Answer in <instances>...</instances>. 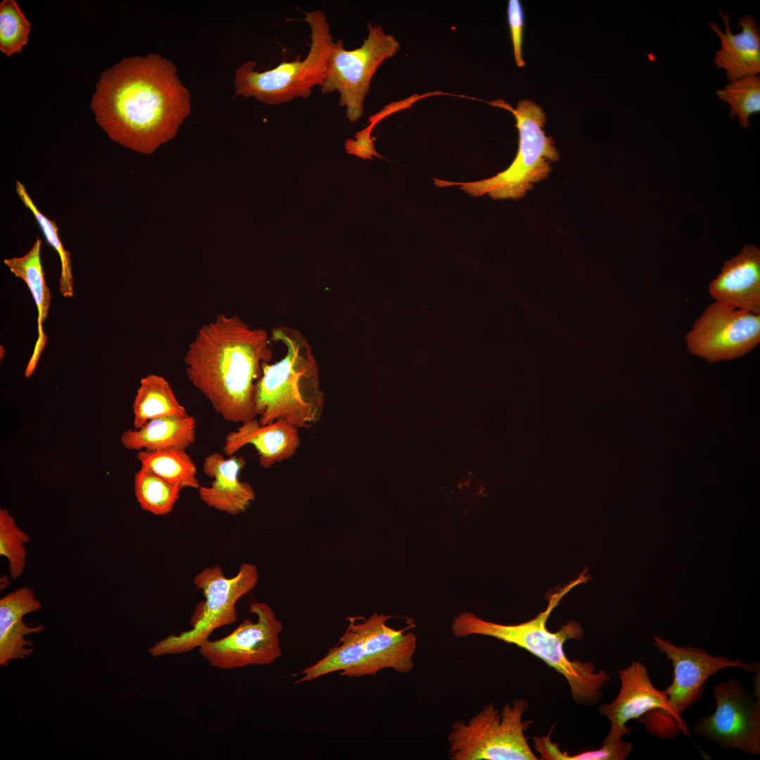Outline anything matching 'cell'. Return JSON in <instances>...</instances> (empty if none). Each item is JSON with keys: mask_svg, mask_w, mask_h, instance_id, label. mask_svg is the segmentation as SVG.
Masks as SVG:
<instances>
[{"mask_svg": "<svg viewBox=\"0 0 760 760\" xmlns=\"http://www.w3.org/2000/svg\"><path fill=\"white\" fill-rule=\"evenodd\" d=\"M250 612L256 616V621L244 620L229 635L215 640L208 639L198 648L211 666L231 670L270 665L281 656L279 634L283 625L272 608L263 602H254Z\"/></svg>", "mask_w": 760, "mask_h": 760, "instance_id": "obj_13", "label": "cell"}, {"mask_svg": "<svg viewBox=\"0 0 760 760\" xmlns=\"http://www.w3.org/2000/svg\"><path fill=\"white\" fill-rule=\"evenodd\" d=\"M270 335L236 315L219 314L197 331L184 362L187 378L224 420L257 417L255 392L272 357Z\"/></svg>", "mask_w": 760, "mask_h": 760, "instance_id": "obj_2", "label": "cell"}, {"mask_svg": "<svg viewBox=\"0 0 760 760\" xmlns=\"http://www.w3.org/2000/svg\"><path fill=\"white\" fill-rule=\"evenodd\" d=\"M725 25L723 32L718 25L709 23V27L718 36L721 47L716 52L714 61L716 66L726 72L730 82L748 75H756L760 72V33L754 18L749 15L738 21L741 32L734 34L730 27L728 13L719 10Z\"/></svg>", "mask_w": 760, "mask_h": 760, "instance_id": "obj_20", "label": "cell"}, {"mask_svg": "<svg viewBox=\"0 0 760 760\" xmlns=\"http://www.w3.org/2000/svg\"><path fill=\"white\" fill-rule=\"evenodd\" d=\"M373 127L369 125L360 132L356 133L355 140L348 139L345 142V148L347 153L362 158L365 160L372 159V156L379 158L381 156L374 150L371 132Z\"/></svg>", "mask_w": 760, "mask_h": 760, "instance_id": "obj_32", "label": "cell"}, {"mask_svg": "<svg viewBox=\"0 0 760 760\" xmlns=\"http://www.w3.org/2000/svg\"><path fill=\"white\" fill-rule=\"evenodd\" d=\"M623 735L609 730L601 747L576 754H568L559 749L557 743L550 740V734L533 737L534 748L543 760H623L632 752L631 742L622 740Z\"/></svg>", "mask_w": 760, "mask_h": 760, "instance_id": "obj_26", "label": "cell"}, {"mask_svg": "<svg viewBox=\"0 0 760 760\" xmlns=\"http://www.w3.org/2000/svg\"><path fill=\"white\" fill-rule=\"evenodd\" d=\"M619 676L621 688L617 697L598 709L610 722V729L628 735L631 731L626 725L629 721L640 719L653 711H665L667 697L664 690L653 685L646 666L640 661H633L621 670Z\"/></svg>", "mask_w": 760, "mask_h": 760, "instance_id": "obj_15", "label": "cell"}, {"mask_svg": "<svg viewBox=\"0 0 760 760\" xmlns=\"http://www.w3.org/2000/svg\"><path fill=\"white\" fill-rule=\"evenodd\" d=\"M42 243V240L37 237L26 254L4 260V265L9 270L26 284L37 306V338L25 369V376L27 378L34 374L47 341L43 324L48 317L51 293L45 280L41 261Z\"/></svg>", "mask_w": 760, "mask_h": 760, "instance_id": "obj_21", "label": "cell"}, {"mask_svg": "<svg viewBox=\"0 0 760 760\" xmlns=\"http://www.w3.org/2000/svg\"><path fill=\"white\" fill-rule=\"evenodd\" d=\"M246 445L254 446L260 464L268 469L296 453L300 445L298 429L283 420L261 425L255 418L227 433L223 451L229 457Z\"/></svg>", "mask_w": 760, "mask_h": 760, "instance_id": "obj_18", "label": "cell"}, {"mask_svg": "<svg viewBox=\"0 0 760 760\" xmlns=\"http://www.w3.org/2000/svg\"><path fill=\"white\" fill-rule=\"evenodd\" d=\"M258 581L255 565L241 564L232 578L225 576L218 566L206 567L196 575L194 583L205 597L193 615L191 628L172 634L148 648L155 657L181 654L198 648L216 629L231 625L237 619L236 603L252 590Z\"/></svg>", "mask_w": 760, "mask_h": 760, "instance_id": "obj_10", "label": "cell"}, {"mask_svg": "<svg viewBox=\"0 0 760 760\" xmlns=\"http://www.w3.org/2000/svg\"><path fill=\"white\" fill-rule=\"evenodd\" d=\"M399 49V42L385 33L379 25H368L367 38L354 50H346L343 40L338 39L334 43L320 86L322 93L338 91V106L346 107V118L350 122L357 121L363 113L364 101L374 73Z\"/></svg>", "mask_w": 760, "mask_h": 760, "instance_id": "obj_11", "label": "cell"}, {"mask_svg": "<svg viewBox=\"0 0 760 760\" xmlns=\"http://www.w3.org/2000/svg\"><path fill=\"white\" fill-rule=\"evenodd\" d=\"M390 615L374 613L357 622L349 617V625L327 654L313 665L296 675L301 677L295 683L310 681L339 671L348 678L376 675L384 669L407 674L414 666L416 634L408 631L410 625L396 630L386 624Z\"/></svg>", "mask_w": 760, "mask_h": 760, "instance_id": "obj_5", "label": "cell"}, {"mask_svg": "<svg viewBox=\"0 0 760 760\" xmlns=\"http://www.w3.org/2000/svg\"><path fill=\"white\" fill-rule=\"evenodd\" d=\"M132 410L134 429L154 419L189 415L185 407L179 402L168 381L156 374H149L141 379Z\"/></svg>", "mask_w": 760, "mask_h": 760, "instance_id": "obj_23", "label": "cell"}, {"mask_svg": "<svg viewBox=\"0 0 760 760\" xmlns=\"http://www.w3.org/2000/svg\"><path fill=\"white\" fill-rule=\"evenodd\" d=\"M712 694L716 709L698 718L695 733L721 748L759 755L760 699L735 678L716 684Z\"/></svg>", "mask_w": 760, "mask_h": 760, "instance_id": "obj_12", "label": "cell"}, {"mask_svg": "<svg viewBox=\"0 0 760 760\" xmlns=\"http://www.w3.org/2000/svg\"><path fill=\"white\" fill-rule=\"evenodd\" d=\"M272 341L281 343L285 355L262 365L255 392V407L261 425L283 420L298 429L310 428L322 417L324 405L319 367L308 340L298 330L274 327Z\"/></svg>", "mask_w": 760, "mask_h": 760, "instance_id": "obj_4", "label": "cell"}, {"mask_svg": "<svg viewBox=\"0 0 760 760\" xmlns=\"http://www.w3.org/2000/svg\"><path fill=\"white\" fill-rule=\"evenodd\" d=\"M42 607L34 591L23 586L4 596L0 600V665L7 667L13 659H24L34 652L32 642L26 637L39 633L44 626L38 624L30 626L23 621V616L35 612Z\"/></svg>", "mask_w": 760, "mask_h": 760, "instance_id": "obj_19", "label": "cell"}, {"mask_svg": "<svg viewBox=\"0 0 760 760\" xmlns=\"http://www.w3.org/2000/svg\"><path fill=\"white\" fill-rule=\"evenodd\" d=\"M29 536L16 524L8 510L0 508V555L6 558L9 576L20 578L26 565L25 544Z\"/></svg>", "mask_w": 760, "mask_h": 760, "instance_id": "obj_29", "label": "cell"}, {"mask_svg": "<svg viewBox=\"0 0 760 760\" xmlns=\"http://www.w3.org/2000/svg\"><path fill=\"white\" fill-rule=\"evenodd\" d=\"M243 456L226 458L218 452L205 457L203 473L213 481L209 486H201L198 496L208 507L232 515L244 512L255 498L251 485L239 479L245 466Z\"/></svg>", "mask_w": 760, "mask_h": 760, "instance_id": "obj_17", "label": "cell"}, {"mask_svg": "<svg viewBox=\"0 0 760 760\" xmlns=\"http://www.w3.org/2000/svg\"><path fill=\"white\" fill-rule=\"evenodd\" d=\"M585 572L552 593L546 609L529 621L518 624H500L484 620L471 612H464L452 620V634L456 638L474 635L488 636L521 647L562 675L576 702L594 704L602 697V688L610 680V675L604 670L596 672L591 662L570 660L564 648L566 641L582 638L581 626L577 621H569L556 632L550 631L546 626L552 611L562 597L588 580Z\"/></svg>", "mask_w": 760, "mask_h": 760, "instance_id": "obj_3", "label": "cell"}, {"mask_svg": "<svg viewBox=\"0 0 760 760\" xmlns=\"http://www.w3.org/2000/svg\"><path fill=\"white\" fill-rule=\"evenodd\" d=\"M716 301L733 308L760 315V250L745 245L726 261L719 274L709 285Z\"/></svg>", "mask_w": 760, "mask_h": 760, "instance_id": "obj_16", "label": "cell"}, {"mask_svg": "<svg viewBox=\"0 0 760 760\" xmlns=\"http://www.w3.org/2000/svg\"><path fill=\"white\" fill-rule=\"evenodd\" d=\"M304 20L311 30V44L306 57L303 61L298 56L293 61L281 62L263 72L255 70V61L245 62L234 74L236 96L277 105L296 98L308 99L315 86L322 85L335 42L322 11L307 12Z\"/></svg>", "mask_w": 760, "mask_h": 760, "instance_id": "obj_7", "label": "cell"}, {"mask_svg": "<svg viewBox=\"0 0 760 760\" xmlns=\"http://www.w3.org/2000/svg\"><path fill=\"white\" fill-rule=\"evenodd\" d=\"M15 187L19 198L34 217L47 243L58 254L61 261V275L59 278V291L61 293L65 298L73 297L74 281L70 253L64 248L61 243L58 236V228L56 222L48 218L39 210L22 182L16 180Z\"/></svg>", "mask_w": 760, "mask_h": 760, "instance_id": "obj_27", "label": "cell"}, {"mask_svg": "<svg viewBox=\"0 0 760 760\" xmlns=\"http://www.w3.org/2000/svg\"><path fill=\"white\" fill-rule=\"evenodd\" d=\"M196 421L193 416L165 417L147 422L138 429H127L120 436L130 450H186L196 439Z\"/></svg>", "mask_w": 760, "mask_h": 760, "instance_id": "obj_22", "label": "cell"}, {"mask_svg": "<svg viewBox=\"0 0 760 760\" xmlns=\"http://www.w3.org/2000/svg\"><path fill=\"white\" fill-rule=\"evenodd\" d=\"M653 645L669 659L673 667V680L664 690L667 697L666 710L653 711L640 718L646 730L660 739H673L680 732L690 737L681 714L699 701L707 679L721 669L737 667L749 672H760L759 662H742L728 656H712L703 649L678 647L661 637Z\"/></svg>", "mask_w": 760, "mask_h": 760, "instance_id": "obj_8", "label": "cell"}, {"mask_svg": "<svg viewBox=\"0 0 760 760\" xmlns=\"http://www.w3.org/2000/svg\"><path fill=\"white\" fill-rule=\"evenodd\" d=\"M134 489L142 509L162 516L172 511L183 488L141 467L134 475Z\"/></svg>", "mask_w": 760, "mask_h": 760, "instance_id": "obj_25", "label": "cell"}, {"mask_svg": "<svg viewBox=\"0 0 760 760\" xmlns=\"http://www.w3.org/2000/svg\"><path fill=\"white\" fill-rule=\"evenodd\" d=\"M160 54L126 58L101 75L91 100L96 122L113 141L151 154L172 139L191 112V94Z\"/></svg>", "mask_w": 760, "mask_h": 760, "instance_id": "obj_1", "label": "cell"}, {"mask_svg": "<svg viewBox=\"0 0 760 760\" xmlns=\"http://www.w3.org/2000/svg\"><path fill=\"white\" fill-rule=\"evenodd\" d=\"M494 105L510 111L516 120L519 145L511 165L493 177L471 182H452L434 179L439 186L457 185L472 196L487 194L493 199H518L524 197L536 182L545 179L557 161L559 153L543 127L546 118L540 106L529 99H521L516 108L498 100Z\"/></svg>", "mask_w": 760, "mask_h": 760, "instance_id": "obj_6", "label": "cell"}, {"mask_svg": "<svg viewBox=\"0 0 760 760\" xmlns=\"http://www.w3.org/2000/svg\"><path fill=\"white\" fill-rule=\"evenodd\" d=\"M137 457L141 467L182 488L201 486L196 464L184 450H139Z\"/></svg>", "mask_w": 760, "mask_h": 760, "instance_id": "obj_24", "label": "cell"}, {"mask_svg": "<svg viewBox=\"0 0 760 760\" xmlns=\"http://www.w3.org/2000/svg\"><path fill=\"white\" fill-rule=\"evenodd\" d=\"M31 24L15 0L0 4V50L7 56L20 53L27 44Z\"/></svg>", "mask_w": 760, "mask_h": 760, "instance_id": "obj_30", "label": "cell"}, {"mask_svg": "<svg viewBox=\"0 0 760 760\" xmlns=\"http://www.w3.org/2000/svg\"><path fill=\"white\" fill-rule=\"evenodd\" d=\"M759 680L760 672L755 673V676L753 679V695L758 699H760Z\"/></svg>", "mask_w": 760, "mask_h": 760, "instance_id": "obj_33", "label": "cell"}, {"mask_svg": "<svg viewBox=\"0 0 760 760\" xmlns=\"http://www.w3.org/2000/svg\"><path fill=\"white\" fill-rule=\"evenodd\" d=\"M716 94L729 103V116L737 117L743 129L749 126V117L760 111V77L757 75L733 81L718 90Z\"/></svg>", "mask_w": 760, "mask_h": 760, "instance_id": "obj_28", "label": "cell"}, {"mask_svg": "<svg viewBox=\"0 0 760 760\" xmlns=\"http://www.w3.org/2000/svg\"><path fill=\"white\" fill-rule=\"evenodd\" d=\"M685 342L690 353L711 362L740 357L760 343V315L716 301L695 322Z\"/></svg>", "mask_w": 760, "mask_h": 760, "instance_id": "obj_14", "label": "cell"}, {"mask_svg": "<svg viewBox=\"0 0 760 760\" xmlns=\"http://www.w3.org/2000/svg\"><path fill=\"white\" fill-rule=\"evenodd\" d=\"M528 703L517 699L499 711L485 705L468 721H455L448 735L450 760H536L525 736L530 721L522 720Z\"/></svg>", "mask_w": 760, "mask_h": 760, "instance_id": "obj_9", "label": "cell"}, {"mask_svg": "<svg viewBox=\"0 0 760 760\" xmlns=\"http://www.w3.org/2000/svg\"><path fill=\"white\" fill-rule=\"evenodd\" d=\"M507 20L510 30L514 57L519 68L524 66L522 57L524 15L521 1L509 0L507 4Z\"/></svg>", "mask_w": 760, "mask_h": 760, "instance_id": "obj_31", "label": "cell"}]
</instances>
